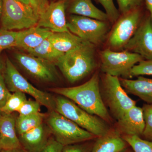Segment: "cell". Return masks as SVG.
<instances>
[{"label": "cell", "instance_id": "6da1fadb", "mask_svg": "<svg viewBox=\"0 0 152 152\" xmlns=\"http://www.w3.org/2000/svg\"><path fill=\"white\" fill-rule=\"evenodd\" d=\"M50 91L67 98L86 112L99 117L106 122H111V117L102 97L98 73L94 74L88 81L80 86L53 88Z\"/></svg>", "mask_w": 152, "mask_h": 152}, {"label": "cell", "instance_id": "7a4b0ae2", "mask_svg": "<svg viewBox=\"0 0 152 152\" xmlns=\"http://www.w3.org/2000/svg\"><path fill=\"white\" fill-rule=\"evenodd\" d=\"M95 45L84 41L64 54L55 64L68 81L74 83L91 74L96 66Z\"/></svg>", "mask_w": 152, "mask_h": 152}, {"label": "cell", "instance_id": "3957f363", "mask_svg": "<svg viewBox=\"0 0 152 152\" xmlns=\"http://www.w3.org/2000/svg\"><path fill=\"white\" fill-rule=\"evenodd\" d=\"M55 111L96 137L103 135L110 130L105 121L86 112L67 98L58 96L55 99Z\"/></svg>", "mask_w": 152, "mask_h": 152}, {"label": "cell", "instance_id": "277c9868", "mask_svg": "<svg viewBox=\"0 0 152 152\" xmlns=\"http://www.w3.org/2000/svg\"><path fill=\"white\" fill-rule=\"evenodd\" d=\"M47 122L55 140L64 147L97 138L56 111H51Z\"/></svg>", "mask_w": 152, "mask_h": 152}, {"label": "cell", "instance_id": "5b68a950", "mask_svg": "<svg viewBox=\"0 0 152 152\" xmlns=\"http://www.w3.org/2000/svg\"><path fill=\"white\" fill-rule=\"evenodd\" d=\"M39 17L30 5L20 0H3L1 28L24 30L37 26Z\"/></svg>", "mask_w": 152, "mask_h": 152}, {"label": "cell", "instance_id": "8992f818", "mask_svg": "<svg viewBox=\"0 0 152 152\" xmlns=\"http://www.w3.org/2000/svg\"><path fill=\"white\" fill-rule=\"evenodd\" d=\"M103 99L117 121L136 106V102L128 96L118 77L104 74L102 79Z\"/></svg>", "mask_w": 152, "mask_h": 152}, {"label": "cell", "instance_id": "52a82bcc", "mask_svg": "<svg viewBox=\"0 0 152 152\" xmlns=\"http://www.w3.org/2000/svg\"><path fill=\"white\" fill-rule=\"evenodd\" d=\"M4 77L10 91L13 93L20 92L30 95L42 105L50 110L55 111V99L50 94L38 89L29 83L9 58H7L6 61Z\"/></svg>", "mask_w": 152, "mask_h": 152}, {"label": "cell", "instance_id": "ba28073f", "mask_svg": "<svg viewBox=\"0 0 152 152\" xmlns=\"http://www.w3.org/2000/svg\"><path fill=\"white\" fill-rule=\"evenodd\" d=\"M100 57L101 69L104 74L124 78L129 77L132 68L144 60L140 55L127 50L116 52L110 48L101 51Z\"/></svg>", "mask_w": 152, "mask_h": 152}, {"label": "cell", "instance_id": "9c48e42d", "mask_svg": "<svg viewBox=\"0 0 152 152\" xmlns=\"http://www.w3.org/2000/svg\"><path fill=\"white\" fill-rule=\"evenodd\" d=\"M67 23L70 32L95 46L103 42L109 29L107 21L76 15H70Z\"/></svg>", "mask_w": 152, "mask_h": 152}, {"label": "cell", "instance_id": "30bf717a", "mask_svg": "<svg viewBox=\"0 0 152 152\" xmlns=\"http://www.w3.org/2000/svg\"><path fill=\"white\" fill-rule=\"evenodd\" d=\"M139 8L123 14L115 22L108 39V44L113 49L124 48L136 32L141 22Z\"/></svg>", "mask_w": 152, "mask_h": 152}, {"label": "cell", "instance_id": "8fae6325", "mask_svg": "<svg viewBox=\"0 0 152 152\" xmlns=\"http://www.w3.org/2000/svg\"><path fill=\"white\" fill-rule=\"evenodd\" d=\"M15 58L28 74L38 80L51 83L56 80L57 71L53 63L30 54L16 53Z\"/></svg>", "mask_w": 152, "mask_h": 152}, {"label": "cell", "instance_id": "7c38bea8", "mask_svg": "<svg viewBox=\"0 0 152 152\" xmlns=\"http://www.w3.org/2000/svg\"><path fill=\"white\" fill-rule=\"evenodd\" d=\"M124 48L140 55L144 59H152V22L150 16L141 22Z\"/></svg>", "mask_w": 152, "mask_h": 152}, {"label": "cell", "instance_id": "4fadbf2b", "mask_svg": "<svg viewBox=\"0 0 152 152\" xmlns=\"http://www.w3.org/2000/svg\"><path fill=\"white\" fill-rule=\"evenodd\" d=\"M66 0L50 3L46 10L39 17L37 26L46 28L53 33L70 31L66 19Z\"/></svg>", "mask_w": 152, "mask_h": 152}, {"label": "cell", "instance_id": "5bb4252c", "mask_svg": "<svg viewBox=\"0 0 152 152\" xmlns=\"http://www.w3.org/2000/svg\"><path fill=\"white\" fill-rule=\"evenodd\" d=\"M117 131L123 135L141 137L145 126L142 108L135 106L128 110L117 121Z\"/></svg>", "mask_w": 152, "mask_h": 152}, {"label": "cell", "instance_id": "9a60e30c", "mask_svg": "<svg viewBox=\"0 0 152 152\" xmlns=\"http://www.w3.org/2000/svg\"><path fill=\"white\" fill-rule=\"evenodd\" d=\"M15 120L12 114H2L0 118V147L2 150L23 148L17 135Z\"/></svg>", "mask_w": 152, "mask_h": 152}, {"label": "cell", "instance_id": "2e32d148", "mask_svg": "<svg viewBox=\"0 0 152 152\" xmlns=\"http://www.w3.org/2000/svg\"><path fill=\"white\" fill-rule=\"evenodd\" d=\"M129 146L118 131L110 130L97 137L90 152H124Z\"/></svg>", "mask_w": 152, "mask_h": 152}, {"label": "cell", "instance_id": "e0dca14e", "mask_svg": "<svg viewBox=\"0 0 152 152\" xmlns=\"http://www.w3.org/2000/svg\"><path fill=\"white\" fill-rule=\"evenodd\" d=\"M119 80L126 91L152 104V79L140 76L135 80L120 78Z\"/></svg>", "mask_w": 152, "mask_h": 152}, {"label": "cell", "instance_id": "ac0fdd59", "mask_svg": "<svg viewBox=\"0 0 152 152\" xmlns=\"http://www.w3.org/2000/svg\"><path fill=\"white\" fill-rule=\"evenodd\" d=\"M53 33L48 29L37 26L20 31L15 48L28 51L38 47Z\"/></svg>", "mask_w": 152, "mask_h": 152}, {"label": "cell", "instance_id": "d6986e66", "mask_svg": "<svg viewBox=\"0 0 152 152\" xmlns=\"http://www.w3.org/2000/svg\"><path fill=\"white\" fill-rule=\"evenodd\" d=\"M19 136L22 147L26 152H40L49 140L43 124Z\"/></svg>", "mask_w": 152, "mask_h": 152}, {"label": "cell", "instance_id": "ffe728a7", "mask_svg": "<svg viewBox=\"0 0 152 152\" xmlns=\"http://www.w3.org/2000/svg\"><path fill=\"white\" fill-rule=\"evenodd\" d=\"M71 15L87 17L99 20L107 21L108 17L106 13L94 4L91 0H70L66 8Z\"/></svg>", "mask_w": 152, "mask_h": 152}, {"label": "cell", "instance_id": "44dd1931", "mask_svg": "<svg viewBox=\"0 0 152 152\" xmlns=\"http://www.w3.org/2000/svg\"><path fill=\"white\" fill-rule=\"evenodd\" d=\"M49 39L55 48L63 53L75 49L84 42L70 31L53 33Z\"/></svg>", "mask_w": 152, "mask_h": 152}, {"label": "cell", "instance_id": "7402d4cb", "mask_svg": "<svg viewBox=\"0 0 152 152\" xmlns=\"http://www.w3.org/2000/svg\"><path fill=\"white\" fill-rule=\"evenodd\" d=\"M29 54L56 64L64 54L55 48L49 37L38 47L27 51Z\"/></svg>", "mask_w": 152, "mask_h": 152}, {"label": "cell", "instance_id": "603a6c76", "mask_svg": "<svg viewBox=\"0 0 152 152\" xmlns=\"http://www.w3.org/2000/svg\"><path fill=\"white\" fill-rule=\"evenodd\" d=\"M45 115L41 113L29 115H20L16 118V129L19 136L43 124Z\"/></svg>", "mask_w": 152, "mask_h": 152}, {"label": "cell", "instance_id": "cb8c5ba5", "mask_svg": "<svg viewBox=\"0 0 152 152\" xmlns=\"http://www.w3.org/2000/svg\"><path fill=\"white\" fill-rule=\"evenodd\" d=\"M27 99L26 94L20 92H14L10 96L0 112L3 114H10L17 112Z\"/></svg>", "mask_w": 152, "mask_h": 152}, {"label": "cell", "instance_id": "d4e9b609", "mask_svg": "<svg viewBox=\"0 0 152 152\" xmlns=\"http://www.w3.org/2000/svg\"><path fill=\"white\" fill-rule=\"evenodd\" d=\"M134 152H152V141L136 136L123 135Z\"/></svg>", "mask_w": 152, "mask_h": 152}, {"label": "cell", "instance_id": "484cf974", "mask_svg": "<svg viewBox=\"0 0 152 152\" xmlns=\"http://www.w3.org/2000/svg\"><path fill=\"white\" fill-rule=\"evenodd\" d=\"M20 31L0 29V53L6 49L15 48Z\"/></svg>", "mask_w": 152, "mask_h": 152}, {"label": "cell", "instance_id": "4316f807", "mask_svg": "<svg viewBox=\"0 0 152 152\" xmlns=\"http://www.w3.org/2000/svg\"><path fill=\"white\" fill-rule=\"evenodd\" d=\"M145 126L142 138L152 141V104H144L142 107Z\"/></svg>", "mask_w": 152, "mask_h": 152}, {"label": "cell", "instance_id": "83f0119b", "mask_svg": "<svg viewBox=\"0 0 152 152\" xmlns=\"http://www.w3.org/2000/svg\"><path fill=\"white\" fill-rule=\"evenodd\" d=\"M142 75L152 76V59L142 60L134 66L130 71L129 77Z\"/></svg>", "mask_w": 152, "mask_h": 152}, {"label": "cell", "instance_id": "f1b7e54d", "mask_svg": "<svg viewBox=\"0 0 152 152\" xmlns=\"http://www.w3.org/2000/svg\"><path fill=\"white\" fill-rule=\"evenodd\" d=\"M41 104L38 101L27 100L24 102L18 110V113L20 115H29L40 113Z\"/></svg>", "mask_w": 152, "mask_h": 152}, {"label": "cell", "instance_id": "f546056e", "mask_svg": "<svg viewBox=\"0 0 152 152\" xmlns=\"http://www.w3.org/2000/svg\"><path fill=\"white\" fill-rule=\"evenodd\" d=\"M98 3L102 6L109 20L112 23L116 21L120 17L119 10L116 7L113 0H96Z\"/></svg>", "mask_w": 152, "mask_h": 152}, {"label": "cell", "instance_id": "4dcf8cb0", "mask_svg": "<svg viewBox=\"0 0 152 152\" xmlns=\"http://www.w3.org/2000/svg\"><path fill=\"white\" fill-rule=\"evenodd\" d=\"M143 0H117L120 13L124 14L134 9L139 8Z\"/></svg>", "mask_w": 152, "mask_h": 152}, {"label": "cell", "instance_id": "1f68e13d", "mask_svg": "<svg viewBox=\"0 0 152 152\" xmlns=\"http://www.w3.org/2000/svg\"><path fill=\"white\" fill-rule=\"evenodd\" d=\"M11 94L6 85L4 76L0 73V110L5 104Z\"/></svg>", "mask_w": 152, "mask_h": 152}, {"label": "cell", "instance_id": "d6a6232c", "mask_svg": "<svg viewBox=\"0 0 152 152\" xmlns=\"http://www.w3.org/2000/svg\"><path fill=\"white\" fill-rule=\"evenodd\" d=\"M31 7L35 13L39 17L48 7L49 0H28Z\"/></svg>", "mask_w": 152, "mask_h": 152}, {"label": "cell", "instance_id": "836d02e7", "mask_svg": "<svg viewBox=\"0 0 152 152\" xmlns=\"http://www.w3.org/2000/svg\"><path fill=\"white\" fill-rule=\"evenodd\" d=\"M64 148L55 139H49L45 146L39 152H62Z\"/></svg>", "mask_w": 152, "mask_h": 152}, {"label": "cell", "instance_id": "e575fe53", "mask_svg": "<svg viewBox=\"0 0 152 152\" xmlns=\"http://www.w3.org/2000/svg\"><path fill=\"white\" fill-rule=\"evenodd\" d=\"M62 152H88V149L86 146L77 144L64 147Z\"/></svg>", "mask_w": 152, "mask_h": 152}, {"label": "cell", "instance_id": "d590c367", "mask_svg": "<svg viewBox=\"0 0 152 152\" xmlns=\"http://www.w3.org/2000/svg\"><path fill=\"white\" fill-rule=\"evenodd\" d=\"M147 8L150 14V17L152 22V0H145Z\"/></svg>", "mask_w": 152, "mask_h": 152}, {"label": "cell", "instance_id": "8d00e7d4", "mask_svg": "<svg viewBox=\"0 0 152 152\" xmlns=\"http://www.w3.org/2000/svg\"><path fill=\"white\" fill-rule=\"evenodd\" d=\"M3 6V0H0V21L1 18L2 14Z\"/></svg>", "mask_w": 152, "mask_h": 152}, {"label": "cell", "instance_id": "74e56055", "mask_svg": "<svg viewBox=\"0 0 152 152\" xmlns=\"http://www.w3.org/2000/svg\"><path fill=\"white\" fill-rule=\"evenodd\" d=\"M11 152H26L23 148L16 149L12 150Z\"/></svg>", "mask_w": 152, "mask_h": 152}, {"label": "cell", "instance_id": "f35d334b", "mask_svg": "<svg viewBox=\"0 0 152 152\" xmlns=\"http://www.w3.org/2000/svg\"><path fill=\"white\" fill-rule=\"evenodd\" d=\"M20 1H21L22 2L24 3V4H26L28 5H30L28 0H20Z\"/></svg>", "mask_w": 152, "mask_h": 152}, {"label": "cell", "instance_id": "ab89813d", "mask_svg": "<svg viewBox=\"0 0 152 152\" xmlns=\"http://www.w3.org/2000/svg\"><path fill=\"white\" fill-rule=\"evenodd\" d=\"M124 152H134V151H133L132 150V149H128L127 150H126V151Z\"/></svg>", "mask_w": 152, "mask_h": 152}, {"label": "cell", "instance_id": "60d3db41", "mask_svg": "<svg viewBox=\"0 0 152 152\" xmlns=\"http://www.w3.org/2000/svg\"><path fill=\"white\" fill-rule=\"evenodd\" d=\"M11 151H12V150H11ZM11 151H9V150H2L1 151V152H11Z\"/></svg>", "mask_w": 152, "mask_h": 152}, {"label": "cell", "instance_id": "b9f144b4", "mask_svg": "<svg viewBox=\"0 0 152 152\" xmlns=\"http://www.w3.org/2000/svg\"><path fill=\"white\" fill-rule=\"evenodd\" d=\"M1 62H0V73H1Z\"/></svg>", "mask_w": 152, "mask_h": 152}, {"label": "cell", "instance_id": "7bdbcfd3", "mask_svg": "<svg viewBox=\"0 0 152 152\" xmlns=\"http://www.w3.org/2000/svg\"><path fill=\"white\" fill-rule=\"evenodd\" d=\"M2 114L1 113V112H0V118H1V116Z\"/></svg>", "mask_w": 152, "mask_h": 152}, {"label": "cell", "instance_id": "ee69618b", "mask_svg": "<svg viewBox=\"0 0 152 152\" xmlns=\"http://www.w3.org/2000/svg\"><path fill=\"white\" fill-rule=\"evenodd\" d=\"M2 149L1 148V147H0V152H1V151Z\"/></svg>", "mask_w": 152, "mask_h": 152}]
</instances>
